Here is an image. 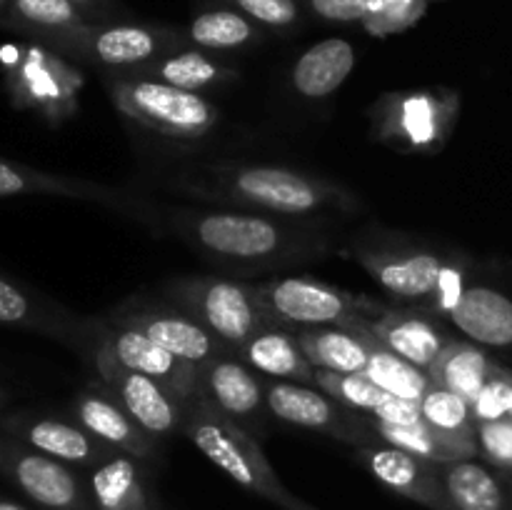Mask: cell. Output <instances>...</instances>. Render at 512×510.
I'll return each instance as SVG.
<instances>
[{
    "mask_svg": "<svg viewBox=\"0 0 512 510\" xmlns=\"http://www.w3.org/2000/svg\"><path fill=\"white\" fill-rule=\"evenodd\" d=\"M185 435L215 468L223 470L248 493L260 495L283 510L295 498L268 463L260 445L238 423L218 413L205 400L190 410V418L185 420Z\"/></svg>",
    "mask_w": 512,
    "mask_h": 510,
    "instance_id": "cell-1",
    "label": "cell"
},
{
    "mask_svg": "<svg viewBox=\"0 0 512 510\" xmlns=\"http://www.w3.org/2000/svg\"><path fill=\"white\" fill-rule=\"evenodd\" d=\"M113 103L135 123L180 140L203 138L220 118L203 95L163 80H120L113 85Z\"/></svg>",
    "mask_w": 512,
    "mask_h": 510,
    "instance_id": "cell-2",
    "label": "cell"
},
{
    "mask_svg": "<svg viewBox=\"0 0 512 510\" xmlns=\"http://www.w3.org/2000/svg\"><path fill=\"white\" fill-rule=\"evenodd\" d=\"M460 100L455 93L413 90L393 93L375 108V133L380 140L413 150L435 153L453 130Z\"/></svg>",
    "mask_w": 512,
    "mask_h": 510,
    "instance_id": "cell-3",
    "label": "cell"
},
{
    "mask_svg": "<svg viewBox=\"0 0 512 510\" xmlns=\"http://www.w3.org/2000/svg\"><path fill=\"white\" fill-rule=\"evenodd\" d=\"M13 53L5 68V83L15 103L38 110L53 123L70 118L78 108V90L83 85L78 70L53 50L40 45L13 50Z\"/></svg>",
    "mask_w": 512,
    "mask_h": 510,
    "instance_id": "cell-4",
    "label": "cell"
},
{
    "mask_svg": "<svg viewBox=\"0 0 512 510\" xmlns=\"http://www.w3.org/2000/svg\"><path fill=\"white\" fill-rule=\"evenodd\" d=\"M178 298L210 333L240 348L270 320L260 290L233 280H185Z\"/></svg>",
    "mask_w": 512,
    "mask_h": 510,
    "instance_id": "cell-5",
    "label": "cell"
},
{
    "mask_svg": "<svg viewBox=\"0 0 512 510\" xmlns=\"http://www.w3.org/2000/svg\"><path fill=\"white\" fill-rule=\"evenodd\" d=\"M228 188L235 198L283 215L313 213L333 198V188L325 183L278 165L235 168L228 175Z\"/></svg>",
    "mask_w": 512,
    "mask_h": 510,
    "instance_id": "cell-6",
    "label": "cell"
},
{
    "mask_svg": "<svg viewBox=\"0 0 512 510\" xmlns=\"http://www.w3.org/2000/svg\"><path fill=\"white\" fill-rule=\"evenodd\" d=\"M0 468L18 483L28 498L50 510H95L70 468L40 450H25L15 443L0 440Z\"/></svg>",
    "mask_w": 512,
    "mask_h": 510,
    "instance_id": "cell-7",
    "label": "cell"
},
{
    "mask_svg": "<svg viewBox=\"0 0 512 510\" xmlns=\"http://www.w3.org/2000/svg\"><path fill=\"white\" fill-rule=\"evenodd\" d=\"M263 303L270 318L288 320L305 328H323V325H358L355 323V303L343 290L325 285L320 280L280 278L260 288Z\"/></svg>",
    "mask_w": 512,
    "mask_h": 510,
    "instance_id": "cell-8",
    "label": "cell"
},
{
    "mask_svg": "<svg viewBox=\"0 0 512 510\" xmlns=\"http://www.w3.org/2000/svg\"><path fill=\"white\" fill-rule=\"evenodd\" d=\"M355 458L378 478L385 488L395 490L403 498L415 500L430 510H455L445 493L438 463L410 455L393 445H363L355 450Z\"/></svg>",
    "mask_w": 512,
    "mask_h": 510,
    "instance_id": "cell-9",
    "label": "cell"
},
{
    "mask_svg": "<svg viewBox=\"0 0 512 510\" xmlns=\"http://www.w3.org/2000/svg\"><path fill=\"white\" fill-rule=\"evenodd\" d=\"M100 350L108 353L120 368L148 375V378L163 383L165 388L173 390L180 400H188L198 393V365L173 355L170 350H165L163 345L155 343L153 338L140 333L138 328L123 325V328L113 330Z\"/></svg>",
    "mask_w": 512,
    "mask_h": 510,
    "instance_id": "cell-10",
    "label": "cell"
},
{
    "mask_svg": "<svg viewBox=\"0 0 512 510\" xmlns=\"http://www.w3.org/2000/svg\"><path fill=\"white\" fill-rule=\"evenodd\" d=\"M98 368L113 383L120 405L128 410L130 418L148 435H170L183 420V405L170 388L148 375L125 370L110 358L108 353H98Z\"/></svg>",
    "mask_w": 512,
    "mask_h": 510,
    "instance_id": "cell-11",
    "label": "cell"
},
{
    "mask_svg": "<svg viewBox=\"0 0 512 510\" xmlns=\"http://www.w3.org/2000/svg\"><path fill=\"white\" fill-rule=\"evenodd\" d=\"M193 235L210 253L243 260L268 258L285 245L278 223L248 213H205L193 223Z\"/></svg>",
    "mask_w": 512,
    "mask_h": 510,
    "instance_id": "cell-12",
    "label": "cell"
},
{
    "mask_svg": "<svg viewBox=\"0 0 512 510\" xmlns=\"http://www.w3.org/2000/svg\"><path fill=\"white\" fill-rule=\"evenodd\" d=\"M123 325L138 328L165 350L198 365V368L208 365L210 360H215V353H220L218 335L210 333L193 315L168 313V310H138L133 315H125Z\"/></svg>",
    "mask_w": 512,
    "mask_h": 510,
    "instance_id": "cell-13",
    "label": "cell"
},
{
    "mask_svg": "<svg viewBox=\"0 0 512 510\" xmlns=\"http://www.w3.org/2000/svg\"><path fill=\"white\" fill-rule=\"evenodd\" d=\"M360 263L365 265L375 283L388 290L395 298L423 300L440 293L445 263L433 253H408V255H385V253H363Z\"/></svg>",
    "mask_w": 512,
    "mask_h": 510,
    "instance_id": "cell-14",
    "label": "cell"
},
{
    "mask_svg": "<svg viewBox=\"0 0 512 510\" xmlns=\"http://www.w3.org/2000/svg\"><path fill=\"white\" fill-rule=\"evenodd\" d=\"M20 438L33 445L40 453L50 455L55 460L75 465H100L110 455L118 453L115 448L105 445L95 435H90L83 425L65 423L55 418H35V420H15L8 423Z\"/></svg>",
    "mask_w": 512,
    "mask_h": 510,
    "instance_id": "cell-15",
    "label": "cell"
},
{
    "mask_svg": "<svg viewBox=\"0 0 512 510\" xmlns=\"http://www.w3.org/2000/svg\"><path fill=\"white\" fill-rule=\"evenodd\" d=\"M75 418L90 435L103 440L110 448L123 450L135 458H150L155 453L153 435L145 433L123 405L98 390H88L75 400Z\"/></svg>",
    "mask_w": 512,
    "mask_h": 510,
    "instance_id": "cell-16",
    "label": "cell"
},
{
    "mask_svg": "<svg viewBox=\"0 0 512 510\" xmlns=\"http://www.w3.org/2000/svg\"><path fill=\"white\" fill-rule=\"evenodd\" d=\"M163 48L165 35L160 30L145 25H108L90 28L75 53L90 55L108 68H138L153 63Z\"/></svg>",
    "mask_w": 512,
    "mask_h": 510,
    "instance_id": "cell-17",
    "label": "cell"
},
{
    "mask_svg": "<svg viewBox=\"0 0 512 510\" xmlns=\"http://www.w3.org/2000/svg\"><path fill=\"white\" fill-rule=\"evenodd\" d=\"M95 510H160L150 490L148 473L130 455L113 453L90 473Z\"/></svg>",
    "mask_w": 512,
    "mask_h": 510,
    "instance_id": "cell-18",
    "label": "cell"
},
{
    "mask_svg": "<svg viewBox=\"0 0 512 510\" xmlns=\"http://www.w3.org/2000/svg\"><path fill=\"white\" fill-rule=\"evenodd\" d=\"M450 318L475 343L490 348L512 345V298L500 290L488 285L465 288Z\"/></svg>",
    "mask_w": 512,
    "mask_h": 510,
    "instance_id": "cell-19",
    "label": "cell"
},
{
    "mask_svg": "<svg viewBox=\"0 0 512 510\" xmlns=\"http://www.w3.org/2000/svg\"><path fill=\"white\" fill-rule=\"evenodd\" d=\"M298 343L313 368L330 373H365L373 333L358 325H323L298 333Z\"/></svg>",
    "mask_w": 512,
    "mask_h": 510,
    "instance_id": "cell-20",
    "label": "cell"
},
{
    "mask_svg": "<svg viewBox=\"0 0 512 510\" xmlns=\"http://www.w3.org/2000/svg\"><path fill=\"white\" fill-rule=\"evenodd\" d=\"M265 403L273 410L275 418L285 423L300 425V428L330 430L338 433V438H348L343 428V410L338 408V400L325 395L323 390L308 388L293 380H278L265 390Z\"/></svg>",
    "mask_w": 512,
    "mask_h": 510,
    "instance_id": "cell-21",
    "label": "cell"
},
{
    "mask_svg": "<svg viewBox=\"0 0 512 510\" xmlns=\"http://www.w3.org/2000/svg\"><path fill=\"white\" fill-rule=\"evenodd\" d=\"M8 23L13 28L28 30L65 50H75L90 25L83 10L70 0H8L5 5Z\"/></svg>",
    "mask_w": 512,
    "mask_h": 510,
    "instance_id": "cell-22",
    "label": "cell"
},
{
    "mask_svg": "<svg viewBox=\"0 0 512 510\" xmlns=\"http://www.w3.org/2000/svg\"><path fill=\"white\" fill-rule=\"evenodd\" d=\"M355 68V48L343 38L310 45L293 65V88L305 98H325L348 80Z\"/></svg>",
    "mask_w": 512,
    "mask_h": 510,
    "instance_id": "cell-23",
    "label": "cell"
},
{
    "mask_svg": "<svg viewBox=\"0 0 512 510\" xmlns=\"http://www.w3.org/2000/svg\"><path fill=\"white\" fill-rule=\"evenodd\" d=\"M368 330L378 343H383L395 355L410 360L423 370L433 368L438 355L443 353L445 343H448V338L430 320L418 318V315L390 313L380 318L378 323L368 325Z\"/></svg>",
    "mask_w": 512,
    "mask_h": 510,
    "instance_id": "cell-24",
    "label": "cell"
},
{
    "mask_svg": "<svg viewBox=\"0 0 512 510\" xmlns=\"http://www.w3.org/2000/svg\"><path fill=\"white\" fill-rule=\"evenodd\" d=\"M243 358L258 373L293 383H315V368L305 358L298 338L278 328H263L243 345Z\"/></svg>",
    "mask_w": 512,
    "mask_h": 510,
    "instance_id": "cell-25",
    "label": "cell"
},
{
    "mask_svg": "<svg viewBox=\"0 0 512 510\" xmlns=\"http://www.w3.org/2000/svg\"><path fill=\"white\" fill-rule=\"evenodd\" d=\"M438 470L455 510H510L503 483L473 458L438 463Z\"/></svg>",
    "mask_w": 512,
    "mask_h": 510,
    "instance_id": "cell-26",
    "label": "cell"
},
{
    "mask_svg": "<svg viewBox=\"0 0 512 510\" xmlns=\"http://www.w3.org/2000/svg\"><path fill=\"white\" fill-rule=\"evenodd\" d=\"M420 410H423V423L435 430L440 438L463 448L470 458L478 455L480 448L478 435H475L478 425H475L468 400L443 385L430 383V388L420 398Z\"/></svg>",
    "mask_w": 512,
    "mask_h": 510,
    "instance_id": "cell-27",
    "label": "cell"
},
{
    "mask_svg": "<svg viewBox=\"0 0 512 510\" xmlns=\"http://www.w3.org/2000/svg\"><path fill=\"white\" fill-rule=\"evenodd\" d=\"M495 373H498V365L490 363L483 350L470 343H458V340H448L443 353L438 355L435 365L428 370L433 383L453 390L468 403H473L475 395L483 390V385Z\"/></svg>",
    "mask_w": 512,
    "mask_h": 510,
    "instance_id": "cell-28",
    "label": "cell"
},
{
    "mask_svg": "<svg viewBox=\"0 0 512 510\" xmlns=\"http://www.w3.org/2000/svg\"><path fill=\"white\" fill-rule=\"evenodd\" d=\"M210 398L228 415H250L263 405L265 393L253 373L238 360H210L203 370Z\"/></svg>",
    "mask_w": 512,
    "mask_h": 510,
    "instance_id": "cell-29",
    "label": "cell"
},
{
    "mask_svg": "<svg viewBox=\"0 0 512 510\" xmlns=\"http://www.w3.org/2000/svg\"><path fill=\"white\" fill-rule=\"evenodd\" d=\"M365 375H368L378 388H383L388 395L408 400L423 398L425 390L433 383L428 370L418 368V365H413L410 360L395 355L393 350H388L383 343H378L375 335L373 343H370V358L368 365H365Z\"/></svg>",
    "mask_w": 512,
    "mask_h": 510,
    "instance_id": "cell-30",
    "label": "cell"
},
{
    "mask_svg": "<svg viewBox=\"0 0 512 510\" xmlns=\"http://www.w3.org/2000/svg\"><path fill=\"white\" fill-rule=\"evenodd\" d=\"M155 80L175 85V88L190 90V93H200V90L218 85L223 80L233 78V70L220 65L218 60L208 58L200 50H183V53H173L170 58L158 60L150 65Z\"/></svg>",
    "mask_w": 512,
    "mask_h": 510,
    "instance_id": "cell-31",
    "label": "cell"
},
{
    "mask_svg": "<svg viewBox=\"0 0 512 510\" xmlns=\"http://www.w3.org/2000/svg\"><path fill=\"white\" fill-rule=\"evenodd\" d=\"M188 38L208 50H235L253 43L258 30L240 10H205L190 20Z\"/></svg>",
    "mask_w": 512,
    "mask_h": 510,
    "instance_id": "cell-32",
    "label": "cell"
},
{
    "mask_svg": "<svg viewBox=\"0 0 512 510\" xmlns=\"http://www.w3.org/2000/svg\"><path fill=\"white\" fill-rule=\"evenodd\" d=\"M375 435L383 443L393 445V448L405 450L410 455H418V458L430 460V463H453V460H465L470 458L463 448L448 443V440L440 438L435 430H430L425 423L418 425H388L378 423L373 425Z\"/></svg>",
    "mask_w": 512,
    "mask_h": 510,
    "instance_id": "cell-33",
    "label": "cell"
},
{
    "mask_svg": "<svg viewBox=\"0 0 512 510\" xmlns=\"http://www.w3.org/2000/svg\"><path fill=\"white\" fill-rule=\"evenodd\" d=\"M68 195V198H100L95 188L75 180L58 178V175L40 173V170L28 168V165L13 163V160L0 158V198H15V195Z\"/></svg>",
    "mask_w": 512,
    "mask_h": 510,
    "instance_id": "cell-34",
    "label": "cell"
},
{
    "mask_svg": "<svg viewBox=\"0 0 512 510\" xmlns=\"http://www.w3.org/2000/svg\"><path fill=\"white\" fill-rule=\"evenodd\" d=\"M315 385L345 408L368 410V413H375L390 398L365 373H330L315 368Z\"/></svg>",
    "mask_w": 512,
    "mask_h": 510,
    "instance_id": "cell-35",
    "label": "cell"
},
{
    "mask_svg": "<svg viewBox=\"0 0 512 510\" xmlns=\"http://www.w3.org/2000/svg\"><path fill=\"white\" fill-rule=\"evenodd\" d=\"M430 0H365L363 28L375 38L403 33L418 25Z\"/></svg>",
    "mask_w": 512,
    "mask_h": 510,
    "instance_id": "cell-36",
    "label": "cell"
},
{
    "mask_svg": "<svg viewBox=\"0 0 512 510\" xmlns=\"http://www.w3.org/2000/svg\"><path fill=\"white\" fill-rule=\"evenodd\" d=\"M473 410L475 425L478 423H493V420L510 418L512 410V378L510 373L498 368V373L483 385L475 400L470 403Z\"/></svg>",
    "mask_w": 512,
    "mask_h": 510,
    "instance_id": "cell-37",
    "label": "cell"
},
{
    "mask_svg": "<svg viewBox=\"0 0 512 510\" xmlns=\"http://www.w3.org/2000/svg\"><path fill=\"white\" fill-rule=\"evenodd\" d=\"M475 435H478L480 453H485L490 463L512 470V418L478 423Z\"/></svg>",
    "mask_w": 512,
    "mask_h": 510,
    "instance_id": "cell-38",
    "label": "cell"
},
{
    "mask_svg": "<svg viewBox=\"0 0 512 510\" xmlns=\"http://www.w3.org/2000/svg\"><path fill=\"white\" fill-rule=\"evenodd\" d=\"M243 15L268 28H290L300 18L295 0H228Z\"/></svg>",
    "mask_w": 512,
    "mask_h": 510,
    "instance_id": "cell-39",
    "label": "cell"
},
{
    "mask_svg": "<svg viewBox=\"0 0 512 510\" xmlns=\"http://www.w3.org/2000/svg\"><path fill=\"white\" fill-rule=\"evenodd\" d=\"M0 323L3 325H35V310L28 295L15 288L10 280L0 275Z\"/></svg>",
    "mask_w": 512,
    "mask_h": 510,
    "instance_id": "cell-40",
    "label": "cell"
},
{
    "mask_svg": "<svg viewBox=\"0 0 512 510\" xmlns=\"http://www.w3.org/2000/svg\"><path fill=\"white\" fill-rule=\"evenodd\" d=\"M373 418L378 420V423L388 425H418L423 423V410H420V400L395 398V395H390V398L375 410Z\"/></svg>",
    "mask_w": 512,
    "mask_h": 510,
    "instance_id": "cell-41",
    "label": "cell"
},
{
    "mask_svg": "<svg viewBox=\"0 0 512 510\" xmlns=\"http://www.w3.org/2000/svg\"><path fill=\"white\" fill-rule=\"evenodd\" d=\"M315 15L330 23H363L365 0H310Z\"/></svg>",
    "mask_w": 512,
    "mask_h": 510,
    "instance_id": "cell-42",
    "label": "cell"
},
{
    "mask_svg": "<svg viewBox=\"0 0 512 510\" xmlns=\"http://www.w3.org/2000/svg\"><path fill=\"white\" fill-rule=\"evenodd\" d=\"M285 510H318V508H313V505H308L305 503V500H300V498H293L290 500V505Z\"/></svg>",
    "mask_w": 512,
    "mask_h": 510,
    "instance_id": "cell-43",
    "label": "cell"
},
{
    "mask_svg": "<svg viewBox=\"0 0 512 510\" xmlns=\"http://www.w3.org/2000/svg\"><path fill=\"white\" fill-rule=\"evenodd\" d=\"M73 5H78L80 10L83 8H95V3H100V0H70Z\"/></svg>",
    "mask_w": 512,
    "mask_h": 510,
    "instance_id": "cell-44",
    "label": "cell"
},
{
    "mask_svg": "<svg viewBox=\"0 0 512 510\" xmlns=\"http://www.w3.org/2000/svg\"><path fill=\"white\" fill-rule=\"evenodd\" d=\"M0 510H25V508H20V505H15V503H5V500H0Z\"/></svg>",
    "mask_w": 512,
    "mask_h": 510,
    "instance_id": "cell-45",
    "label": "cell"
},
{
    "mask_svg": "<svg viewBox=\"0 0 512 510\" xmlns=\"http://www.w3.org/2000/svg\"><path fill=\"white\" fill-rule=\"evenodd\" d=\"M5 403H8V393H5V390L0 388V408H3Z\"/></svg>",
    "mask_w": 512,
    "mask_h": 510,
    "instance_id": "cell-46",
    "label": "cell"
},
{
    "mask_svg": "<svg viewBox=\"0 0 512 510\" xmlns=\"http://www.w3.org/2000/svg\"><path fill=\"white\" fill-rule=\"evenodd\" d=\"M5 5H8V0H0V8H5Z\"/></svg>",
    "mask_w": 512,
    "mask_h": 510,
    "instance_id": "cell-47",
    "label": "cell"
},
{
    "mask_svg": "<svg viewBox=\"0 0 512 510\" xmlns=\"http://www.w3.org/2000/svg\"><path fill=\"white\" fill-rule=\"evenodd\" d=\"M510 508H512V493H510Z\"/></svg>",
    "mask_w": 512,
    "mask_h": 510,
    "instance_id": "cell-48",
    "label": "cell"
},
{
    "mask_svg": "<svg viewBox=\"0 0 512 510\" xmlns=\"http://www.w3.org/2000/svg\"><path fill=\"white\" fill-rule=\"evenodd\" d=\"M430 3H438V0H430Z\"/></svg>",
    "mask_w": 512,
    "mask_h": 510,
    "instance_id": "cell-49",
    "label": "cell"
},
{
    "mask_svg": "<svg viewBox=\"0 0 512 510\" xmlns=\"http://www.w3.org/2000/svg\"><path fill=\"white\" fill-rule=\"evenodd\" d=\"M510 418H512V410H510Z\"/></svg>",
    "mask_w": 512,
    "mask_h": 510,
    "instance_id": "cell-50",
    "label": "cell"
}]
</instances>
